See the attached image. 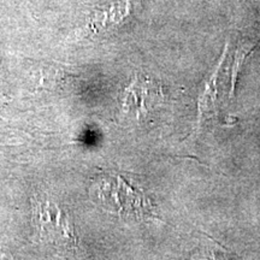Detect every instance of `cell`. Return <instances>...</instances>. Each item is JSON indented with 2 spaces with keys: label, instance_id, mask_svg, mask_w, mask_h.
<instances>
[{
  "label": "cell",
  "instance_id": "1",
  "mask_svg": "<svg viewBox=\"0 0 260 260\" xmlns=\"http://www.w3.org/2000/svg\"><path fill=\"white\" fill-rule=\"evenodd\" d=\"M124 99H123V107L129 111L136 113L140 117L141 113L147 112V104L152 102L158 94L155 90V84L151 81L140 80L136 77L134 82L124 90Z\"/></svg>",
  "mask_w": 260,
  "mask_h": 260
}]
</instances>
